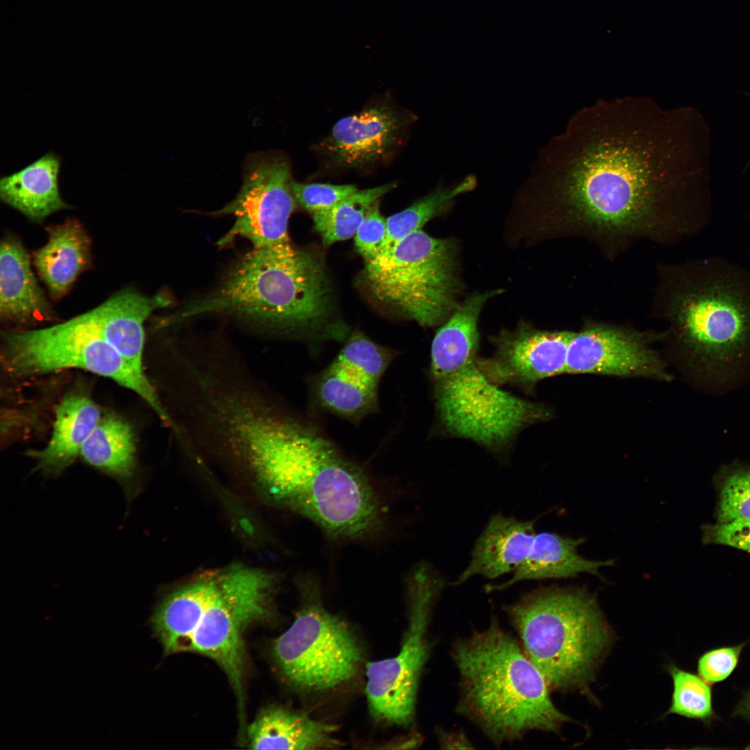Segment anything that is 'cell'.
I'll return each mask as SVG.
<instances>
[{"label":"cell","instance_id":"cell-1","mask_svg":"<svg viewBox=\"0 0 750 750\" xmlns=\"http://www.w3.org/2000/svg\"><path fill=\"white\" fill-rule=\"evenodd\" d=\"M599 111L540 150L525 182L530 190L556 196L590 224L640 228L660 193L694 188L695 165H686L689 144L681 142L672 120Z\"/></svg>","mask_w":750,"mask_h":750},{"label":"cell","instance_id":"cell-2","mask_svg":"<svg viewBox=\"0 0 750 750\" xmlns=\"http://www.w3.org/2000/svg\"><path fill=\"white\" fill-rule=\"evenodd\" d=\"M249 466L278 501L335 538H362L381 527L379 503L362 469L311 425L281 411Z\"/></svg>","mask_w":750,"mask_h":750},{"label":"cell","instance_id":"cell-3","mask_svg":"<svg viewBox=\"0 0 750 750\" xmlns=\"http://www.w3.org/2000/svg\"><path fill=\"white\" fill-rule=\"evenodd\" d=\"M335 297L322 261L290 242L254 248L215 292L169 319L221 312L308 340L342 341L349 328L337 315Z\"/></svg>","mask_w":750,"mask_h":750},{"label":"cell","instance_id":"cell-4","mask_svg":"<svg viewBox=\"0 0 750 750\" xmlns=\"http://www.w3.org/2000/svg\"><path fill=\"white\" fill-rule=\"evenodd\" d=\"M489 296L476 292L457 304L437 331L431 374L440 418L451 434L499 449L523 428L548 420L546 406L518 398L490 382L477 364L478 320Z\"/></svg>","mask_w":750,"mask_h":750},{"label":"cell","instance_id":"cell-5","mask_svg":"<svg viewBox=\"0 0 750 750\" xmlns=\"http://www.w3.org/2000/svg\"><path fill=\"white\" fill-rule=\"evenodd\" d=\"M452 658L460 675L458 710L495 744L531 731L558 732L569 720L553 703L542 673L495 619L458 640Z\"/></svg>","mask_w":750,"mask_h":750},{"label":"cell","instance_id":"cell-6","mask_svg":"<svg viewBox=\"0 0 750 750\" xmlns=\"http://www.w3.org/2000/svg\"><path fill=\"white\" fill-rule=\"evenodd\" d=\"M505 610L549 687L583 685L610 642L596 600L583 590H536Z\"/></svg>","mask_w":750,"mask_h":750},{"label":"cell","instance_id":"cell-7","mask_svg":"<svg viewBox=\"0 0 750 750\" xmlns=\"http://www.w3.org/2000/svg\"><path fill=\"white\" fill-rule=\"evenodd\" d=\"M673 332L690 356L710 365L750 350V269L722 257L694 260L676 276Z\"/></svg>","mask_w":750,"mask_h":750},{"label":"cell","instance_id":"cell-8","mask_svg":"<svg viewBox=\"0 0 750 750\" xmlns=\"http://www.w3.org/2000/svg\"><path fill=\"white\" fill-rule=\"evenodd\" d=\"M362 281L374 300L431 327L456 304V245L418 230L366 262Z\"/></svg>","mask_w":750,"mask_h":750},{"label":"cell","instance_id":"cell-9","mask_svg":"<svg viewBox=\"0 0 750 750\" xmlns=\"http://www.w3.org/2000/svg\"><path fill=\"white\" fill-rule=\"evenodd\" d=\"M3 362L17 376L81 368L109 378L139 395L161 422L172 420L146 374L133 369L83 316L50 327L7 333Z\"/></svg>","mask_w":750,"mask_h":750},{"label":"cell","instance_id":"cell-10","mask_svg":"<svg viewBox=\"0 0 750 750\" xmlns=\"http://www.w3.org/2000/svg\"><path fill=\"white\" fill-rule=\"evenodd\" d=\"M272 653L286 681L308 692L328 691L349 681L362 657L349 628L316 598L306 602L274 640Z\"/></svg>","mask_w":750,"mask_h":750},{"label":"cell","instance_id":"cell-11","mask_svg":"<svg viewBox=\"0 0 750 750\" xmlns=\"http://www.w3.org/2000/svg\"><path fill=\"white\" fill-rule=\"evenodd\" d=\"M442 583L426 565L415 569L408 582L409 623L399 651L366 665L365 694L376 720L408 726L414 719L419 678L429 651L428 624Z\"/></svg>","mask_w":750,"mask_h":750},{"label":"cell","instance_id":"cell-12","mask_svg":"<svg viewBox=\"0 0 750 750\" xmlns=\"http://www.w3.org/2000/svg\"><path fill=\"white\" fill-rule=\"evenodd\" d=\"M270 576L247 567L218 572V585L192 638L189 651L215 661L228 677L242 707L243 634L268 611Z\"/></svg>","mask_w":750,"mask_h":750},{"label":"cell","instance_id":"cell-13","mask_svg":"<svg viewBox=\"0 0 750 750\" xmlns=\"http://www.w3.org/2000/svg\"><path fill=\"white\" fill-rule=\"evenodd\" d=\"M292 181L284 156L259 152L249 156L239 193L216 212L235 218L218 244L224 246L238 237L250 240L254 248L290 242L288 222L297 204L291 190Z\"/></svg>","mask_w":750,"mask_h":750},{"label":"cell","instance_id":"cell-14","mask_svg":"<svg viewBox=\"0 0 750 750\" xmlns=\"http://www.w3.org/2000/svg\"><path fill=\"white\" fill-rule=\"evenodd\" d=\"M417 119L390 100H378L337 121L317 151L327 168L370 169L388 161L406 144Z\"/></svg>","mask_w":750,"mask_h":750},{"label":"cell","instance_id":"cell-15","mask_svg":"<svg viewBox=\"0 0 750 750\" xmlns=\"http://www.w3.org/2000/svg\"><path fill=\"white\" fill-rule=\"evenodd\" d=\"M394 354L355 331L316 378L312 392L324 410L351 421L378 410L380 380Z\"/></svg>","mask_w":750,"mask_h":750},{"label":"cell","instance_id":"cell-16","mask_svg":"<svg viewBox=\"0 0 750 750\" xmlns=\"http://www.w3.org/2000/svg\"><path fill=\"white\" fill-rule=\"evenodd\" d=\"M566 374L648 378L672 376L642 335L621 328L592 325L572 331Z\"/></svg>","mask_w":750,"mask_h":750},{"label":"cell","instance_id":"cell-17","mask_svg":"<svg viewBox=\"0 0 750 750\" xmlns=\"http://www.w3.org/2000/svg\"><path fill=\"white\" fill-rule=\"evenodd\" d=\"M572 331H547L522 322L492 340L494 355L478 359L485 376L497 385H517L531 389L540 381L566 374Z\"/></svg>","mask_w":750,"mask_h":750},{"label":"cell","instance_id":"cell-18","mask_svg":"<svg viewBox=\"0 0 750 750\" xmlns=\"http://www.w3.org/2000/svg\"><path fill=\"white\" fill-rule=\"evenodd\" d=\"M169 304L165 294L147 296L126 289L82 315L133 369L145 374L144 322L153 310Z\"/></svg>","mask_w":750,"mask_h":750},{"label":"cell","instance_id":"cell-19","mask_svg":"<svg viewBox=\"0 0 750 750\" xmlns=\"http://www.w3.org/2000/svg\"><path fill=\"white\" fill-rule=\"evenodd\" d=\"M534 524L501 513L492 515L474 544L467 566L453 584L475 576L495 578L513 573L531 550L537 533Z\"/></svg>","mask_w":750,"mask_h":750},{"label":"cell","instance_id":"cell-20","mask_svg":"<svg viewBox=\"0 0 750 750\" xmlns=\"http://www.w3.org/2000/svg\"><path fill=\"white\" fill-rule=\"evenodd\" d=\"M0 314L16 324L52 320L55 312L31 268L22 242L7 235L0 248Z\"/></svg>","mask_w":750,"mask_h":750},{"label":"cell","instance_id":"cell-21","mask_svg":"<svg viewBox=\"0 0 750 750\" xmlns=\"http://www.w3.org/2000/svg\"><path fill=\"white\" fill-rule=\"evenodd\" d=\"M101 418L97 405L81 392L67 394L56 410L51 438L44 448L28 453L35 470L56 476L70 466Z\"/></svg>","mask_w":750,"mask_h":750},{"label":"cell","instance_id":"cell-22","mask_svg":"<svg viewBox=\"0 0 750 750\" xmlns=\"http://www.w3.org/2000/svg\"><path fill=\"white\" fill-rule=\"evenodd\" d=\"M217 584L218 573L202 576L172 592L156 606L150 624L165 653L190 651Z\"/></svg>","mask_w":750,"mask_h":750},{"label":"cell","instance_id":"cell-23","mask_svg":"<svg viewBox=\"0 0 750 750\" xmlns=\"http://www.w3.org/2000/svg\"><path fill=\"white\" fill-rule=\"evenodd\" d=\"M60 157L49 151L20 170L1 176V201L35 222H41L57 211L71 208L60 193Z\"/></svg>","mask_w":750,"mask_h":750},{"label":"cell","instance_id":"cell-24","mask_svg":"<svg viewBox=\"0 0 750 750\" xmlns=\"http://www.w3.org/2000/svg\"><path fill=\"white\" fill-rule=\"evenodd\" d=\"M47 242L33 256L38 275L54 299L63 297L90 261V238L75 219L49 227Z\"/></svg>","mask_w":750,"mask_h":750},{"label":"cell","instance_id":"cell-25","mask_svg":"<svg viewBox=\"0 0 750 750\" xmlns=\"http://www.w3.org/2000/svg\"><path fill=\"white\" fill-rule=\"evenodd\" d=\"M334 726L308 714L281 706L262 709L247 729L253 749H313L335 747Z\"/></svg>","mask_w":750,"mask_h":750},{"label":"cell","instance_id":"cell-26","mask_svg":"<svg viewBox=\"0 0 750 750\" xmlns=\"http://www.w3.org/2000/svg\"><path fill=\"white\" fill-rule=\"evenodd\" d=\"M583 538L574 539L550 532L536 533L531 550L521 565L504 583L488 585V592L508 588L524 581L562 578L582 573L597 575L613 560H592L579 555L577 547Z\"/></svg>","mask_w":750,"mask_h":750},{"label":"cell","instance_id":"cell-27","mask_svg":"<svg viewBox=\"0 0 750 750\" xmlns=\"http://www.w3.org/2000/svg\"><path fill=\"white\" fill-rule=\"evenodd\" d=\"M135 443L132 428L113 415L101 418L83 444L80 455L94 468L115 478L131 500L135 490Z\"/></svg>","mask_w":750,"mask_h":750},{"label":"cell","instance_id":"cell-28","mask_svg":"<svg viewBox=\"0 0 750 750\" xmlns=\"http://www.w3.org/2000/svg\"><path fill=\"white\" fill-rule=\"evenodd\" d=\"M478 181L469 174L447 185L442 180L425 196L386 219L387 238L382 251L420 228L431 219L447 212L462 194L474 190ZM381 251V252H382Z\"/></svg>","mask_w":750,"mask_h":750},{"label":"cell","instance_id":"cell-29","mask_svg":"<svg viewBox=\"0 0 750 750\" xmlns=\"http://www.w3.org/2000/svg\"><path fill=\"white\" fill-rule=\"evenodd\" d=\"M395 182L358 190L332 207L312 215L314 228L330 245L355 235L369 208L395 188Z\"/></svg>","mask_w":750,"mask_h":750},{"label":"cell","instance_id":"cell-30","mask_svg":"<svg viewBox=\"0 0 750 750\" xmlns=\"http://www.w3.org/2000/svg\"><path fill=\"white\" fill-rule=\"evenodd\" d=\"M673 680L672 701L668 713L706 719L712 715V694L708 683L674 665L669 668Z\"/></svg>","mask_w":750,"mask_h":750},{"label":"cell","instance_id":"cell-31","mask_svg":"<svg viewBox=\"0 0 750 750\" xmlns=\"http://www.w3.org/2000/svg\"><path fill=\"white\" fill-rule=\"evenodd\" d=\"M718 488L717 523L750 521V468L726 472Z\"/></svg>","mask_w":750,"mask_h":750},{"label":"cell","instance_id":"cell-32","mask_svg":"<svg viewBox=\"0 0 750 750\" xmlns=\"http://www.w3.org/2000/svg\"><path fill=\"white\" fill-rule=\"evenodd\" d=\"M291 190L297 203L313 214L332 207L358 189L350 184L301 183L292 181Z\"/></svg>","mask_w":750,"mask_h":750},{"label":"cell","instance_id":"cell-33","mask_svg":"<svg viewBox=\"0 0 750 750\" xmlns=\"http://www.w3.org/2000/svg\"><path fill=\"white\" fill-rule=\"evenodd\" d=\"M379 201L369 208L355 234L356 250L366 262L381 253L386 241V219L380 212Z\"/></svg>","mask_w":750,"mask_h":750},{"label":"cell","instance_id":"cell-34","mask_svg":"<svg viewBox=\"0 0 750 750\" xmlns=\"http://www.w3.org/2000/svg\"><path fill=\"white\" fill-rule=\"evenodd\" d=\"M744 647H722L704 653L698 662V672L701 678L709 684L726 678L735 669Z\"/></svg>","mask_w":750,"mask_h":750},{"label":"cell","instance_id":"cell-35","mask_svg":"<svg viewBox=\"0 0 750 750\" xmlns=\"http://www.w3.org/2000/svg\"><path fill=\"white\" fill-rule=\"evenodd\" d=\"M702 539L706 544L727 545L750 553V521L704 525Z\"/></svg>","mask_w":750,"mask_h":750},{"label":"cell","instance_id":"cell-36","mask_svg":"<svg viewBox=\"0 0 750 750\" xmlns=\"http://www.w3.org/2000/svg\"><path fill=\"white\" fill-rule=\"evenodd\" d=\"M440 741L445 749H468L472 747L465 735L462 733H448L443 731L440 733Z\"/></svg>","mask_w":750,"mask_h":750},{"label":"cell","instance_id":"cell-37","mask_svg":"<svg viewBox=\"0 0 750 750\" xmlns=\"http://www.w3.org/2000/svg\"><path fill=\"white\" fill-rule=\"evenodd\" d=\"M742 712H744L748 717H750V694L748 695L747 698L744 701V703L742 706ZM747 748L750 749V745Z\"/></svg>","mask_w":750,"mask_h":750},{"label":"cell","instance_id":"cell-38","mask_svg":"<svg viewBox=\"0 0 750 750\" xmlns=\"http://www.w3.org/2000/svg\"><path fill=\"white\" fill-rule=\"evenodd\" d=\"M749 162H750V160H749Z\"/></svg>","mask_w":750,"mask_h":750}]
</instances>
